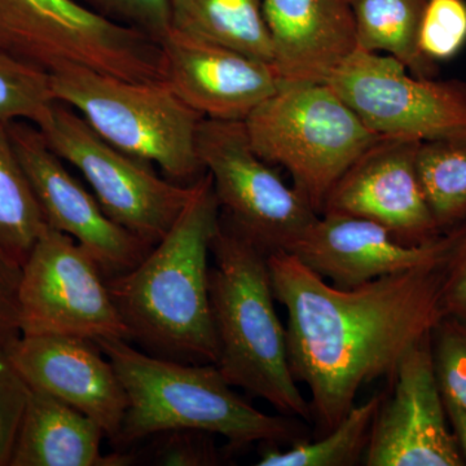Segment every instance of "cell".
<instances>
[{
  "label": "cell",
  "instance_id": "2e32d148",
  "mask_svg": "<svg viewBox=\"0 0 466 466\" xmlns=\"http://www.w3.org/2000/svg\"><path fill=\"white\" fill-rule=\"evenodd\" d=\"M158 45L165 82L204 118L245 121L283 84L271 64L173 27Z\"/></svg>",
  "mask_w": 466,
  "mask_h": 466
},
{
  "label": "cell",
  "instance_id": "4fadbf2b",
  "mask_svg": "<svg viewBox=\"0 0 466 466\" xmlns=\"http://www.w3.org/2000/svg\"><path fill=\"white\" fill-rule=\"evenodd\" d=\"M370 429L368 466H462L435 376L431 336L404 355Z\"/></svg>",
  "mask_w": 466,
  "mask_h": 466
},
{
  "label": "cell",
  "instance_id": "f1b7e54d",
  "mask_svg": "<svg viewBox=\"0 0 466 466\" xmlns=\"http://www.w3.org/2000/svg\"><path fill=\"white\" fill-rule=\"evenodd\" d=\"M30 388L8 360L0 361V466H9Z\"/></svg>",
  "mask_w": 466,
  "mask_h": 466
},
{
  "label": "cell",
  "instance_id": "8fae6325",
  "mask_svg": "<svg viewBox=\"0 0 466 466\" xmlns=\"http://www.w3.org/2000/svg\"><path fill=\"white\" fill-rule=\"evenodd\" d=\"M103 274L75 238L46 226L21 267L23 336L130 339Z\"/></svg>",
  "mask_w": 466,
  "mask_h": 466
},
{
  "label": "cell",
  "instance_id": "ffe728a7",
  "mask_svg": "<svg viewBox=\"0 0 466 466\" xmlns=\"http://www.w3.org/2000/svg\"><path fill=\"white\" fill-rule=\"evenodd\" d=\"M171 27L274 66L262 0H168Z\"/></svg>",
  "mask_w": 466,
  "mask_h": 466
},
{
  "label": "cell",
  "instance_id": "6da1fadb",
  "mask_svg": "<svg viewBox=\"0 0 466 466\" xmlns=\"http://www.w3.org/2000/svg\"><path fill=\"white\" fill-rule=\"evenodd\" d=\"M446 260L342 289L289 251L267 254L275 299L287 309L291 373L311 392L319 434L355 406L361 386L392 376L404 355L444 317Z\"/></svg>",
  "mask_w": 466,
  "mask_h": 466
},
{
  "label": "cell",
  "instance_id": "7402d4cb",
  "mask_svg": "<svg viewBox=\"0 0 466 466\" xmlns=\"http://www.w3.org/2000/svg\"><path fill=\"white\" fill-rule=\"evenodd\" d=\"M0 121V250L21 266L47 226L35 193Z\"/></svg>",
  "mask_w": 466,
  "mask_h": 466
},
{
  "label": "cell",
  "instance_id": "7a4b0ae2",
  "mask_svg": "<svg viewBox=\"0 0 466 466\" xmlns=\"http://www.w3.org/2000/svg\"><path fill=\"white\" fill-rule=\"evenodd\" d=\"M219 225L220 207L207 173L193 183L182 213L142 262L106 278L130 339L168 358L217 364L208 256Z\"/></svg>",
  "mask_w": 466,
  "mask_h": 466
},
{
  "label": "cell",
  "instance_id": "e0dca14e",
  "mask_svg": "<svg viewBox=\"0 0 466 466\" xmlns=\"http://www.w3.org/2000/svg\"><path fill=\"white\" fill-rule=\"evenodd\" d=\"M91 339L73 336H21L8 361L30 389L47 392L96 421L116 441L128 400L108 358Z\"/></svg>",
  "mask_w": 466,
  "mask_h": 466
},
{
  "label": "cell",
  "instance_id": "7c38bea8",
  "mask_svg": "<svg viewBox=\"0 0 466 466\" xmlns=\"http://www.w3.org/2000/svg\"><path fill=\"white\" fill-rule=\"evenodd\" d=\"M8 128L47 225L88 250L106 278L139 265L153 247L106 216L95 195L64 167L38 127L11 121Z\"/></svg>",
  "mask_w": 466,
  "mask_h": 466
},
{
  "label": "cell",
  "instance_id": "d4e9b609",
  "mask_svg": "<svg viewBox=\"0 0 466 466\" xmlns=\"http://www.w3.org/2000/svg\"><path fill=\"white\" fill-rule=\"evenodd\" d=\"M50 73L0 46V121L38 125L55 103Z\"/></svg>",
  "mask_w": 466,
  "mask_h": 466
},
{
  "label": "cell",
  "instance_id": "5b68a950",
  "mask_svg": "<svg viewBox=\"0 0 466 466\" xmlns=\"http://www.w3.org/2000/svg\"><path fill=\"white\" fill-rule=\"evenodd\" d=\"M57 103L66 104L106 142L157 164L175 183H195L205 168L198 153V115L167 82H133L88 67L50 73Z\"/></svg>",
  "mask_w": 466,
  "mask_h": 466
},
{
  "label": "cell",
  "instance_id": "484cf974",
  "mask_svg": "<svg viewBox=\"0 0 466 466\" xmlns=\"http://www.w3.org/2000/svg\"><path fill=\"white\" fill-rule=\"evenodd\" d=\"M417 43L431 63L455 57L466 45L465 0H428Z\"/></svg>",
  "mask_w": 466,
  "mask_h": 466
},
{
  "label": "cell",
  "instance_id": "3957f363",
  "mask_svg": "<svg viewBox=\"0 0 466 466\" xmlns=\"http://www.w3.org/2000/svg\"><path fill=\"white\" fill-rule=\"evenodd\" d=\"M211 254L208 294L218 370L229 385L262 398L281 415L312 420L311 406L291 373L287 328L276 312L266 251L220 217Z\"/></svg>",
  "mask_w": 466,
  "mask_h": 466
},
{
  "label": "cell",
  "instance_id": "603a6c76",
  "mask_svg": "<svg viewBox=\"0 0 466 466\" xmlns=\"http://www.w3.org/2000/svg\"><path fill=\"white\" fill-rule=\"evenodd\" d=\"M383 398L380 395L354 406L341 422L317 441L305 438L289 449L271 447L260 453L259 466H351L366 453L370 429Z\"/></svg>",
  "mask_w": 466,
  "mask_h": 466
},
{
  "label": "cell",
  "instance_id": "52a82bcc",
  "mask_svg": "<svg viewBox=\"0 0 466 466\" xmlns=\"http://www.w3.org/2000/svg\"><path fill=\"white\" fill-rule=\"evenodd\" d=\"M0 46L48 73L78 66L127 81H165L157 41L76 0H0Z\"/></svg>",
  "mask_w": 466,
  "mask_h": 466
},
{
  "label": "cell",
  "instance_id": "44dd1931",
  "mask_svg": "<svg viewBox=\"0 0 466 466\" xmlns=\"http://www.w3.org/2000/svg\"><path fill=\"white\" fill-rule=\"evenodd\" d=\"M428 0H350L359 50L397 58L412 75L433 76L435 64L419 50Z\"/></svg>",
  "mask_w": 466,
  "mask_h": 466
},
{
  "label": "cell",
  "instance_id": "d6986e66",
  "mask_svg": "<svg viewBox=\"0 0 466 466\" xmlns=\"http://www.w3.org/2000/svg\"><path fill=\"white\" fill-rule=\"evenodd\" d=\"M103 428L63 400L30 389L9 466H126L134 458L101 453Z\"/></svg>",
  "mask_w": 466,
  "mask_h": 466
},
{
  "label": "cell",
  "instance_id": "d6a6232c",
  "mask_svg": "<svg viewBox=\"0 0 466 466\" xmlns=\"http://www.w3.org/2000/svg\"><path fill=\"white\" fill-rule=\"evenodd\" d=\"M443 400L451 431L455 435L460 452H461L466 464V410L455 401L447 400V398H443Z\"/></svg>",
  "mask_w": 466,
  "mask_h": 466
},
{
  "label": "cell",
  "instance_id": "8992f818",
  "mask_svg": "<svg viewBox=\"0 0 466 466\" xmlns=\"http://www.w3.org/2000/svg\"><path fill=\"white\" fill-rule=\"evenodd\" d=\"M251 147L290 174L320 216L342 175L382 139L328 84H281L244 121Z\"/></svg>",
  "mask_w": 466,
  "mask_h": 466
},
{
  "label": "cell",
  "instance_id": "1f68e13d",
  "mask_svg": "<svg viewBox=\"0 0 466 466\" xmlns=\"http://www.w3.org/2000/svg\"><path fill=\"white\" fill-rule=\"evenodd\" d=\"M441 309L444 317L466 320V222L444 265Z\"/></svg>",
  "mask_w": 466,
  "mask_h": 466
},
{
  "label": "cell",
  "instance_id": "5bb4252c",
  "mask_svg": "<svg viewBox=\"0 0 466 466\" xmlns=\"http://www.w3.org/2000/svg\"><path fill=\"white\" fill-rule=\"evenodd\" d=\"M420 144L382 137L342 175L325 200L324 213L366 218L406 244L440 238L419 170Z\"/></svg>",
  "mask_w": 466,
  "mask_h": 466
},
{
  "label": "cell",
  "instance_id": "4dcf8cb0",
  "mask_svg": "<svg viewBox=\"0 0 466 466\" xmlns=\"http://www.w3.org/2000/svg\"><path fill=\"white\" fill-rule=\"evenodd\" d=\"M21 266L0 250V361L23 336L20 321Z\"/></svg>",
  "mask_w": 466,
  "mask_h": 466
},
{
  "label": "cell",
  "instance_id": "ba28073f",
  "mask_svg": "<svg viewBox=\"0 0 466 466\" xmlns=\"http://www.w3.org/2000/svg\"><path fill=\"white\" fill-rule=\"evenodd\" d=\"M36 127L58 157L84 174L106 216L150 247L191 198L193 184L162 179L149 162L116 148L66 104L55 101Z\"/></svg>",
  "mask_w": 466,
  "mask_h": 466
},
{
  "label": "cell",
  "instance_id": "277c9868",
  "mask_svg": "<svg viewBox=\"0 0 466 466\" xmlns=\"http://www.w3.org/2000/svg\"><path fill=\"white\" fill-rule=\"evenodd\" d=\"M109 359L127 394L128 406L116 443L130 444L171 431L222 435L235 449L263 441L303 440L287 417L267 415L232 390L216 364L159 359L125 339L95 341Z\"/></svg>",
  "mask_w": 466,
  "mask_h": 466
},
{
  "label": "cell",
  "instance_id": "4316f807",
  "mask_svg": "<svg viewBox=\"0 0 466 466\" xmlns=\"http://www.w3.org/2000/svg\"><path fill=\"white\" fill-rule=\"evenodd\" d=\"M431 349L441 395L466 410V320L441 318L431 330Z\"/></svg>",
  "mask_w": 466,
  "mask_h": 466
},
{
  "label": "cell",
  "instance_id": "83f0119b",
  "mask_svg": "<svg viewBox=\"0 0 466 466\" xmlns=\"http://www.w3.org/2000/svg\"><path fill=\"white\" fill-rule=\"evenodd\" d=\"M94 11L159 39L171 29L168 0H87Z\"/></svg>",
  "mask_w": 466,
  "mask_h": 466
},
{
  "label": "cell",
  "instance_id": "9a60e30c",
  "mask_svg": "<svg viewBox=\"0 0 466 466\" xmlns=\"http://www.w3.org/2000/svg\"><path fill=\"white\" fill-rule=\"evenodd\" d=\"M461 226V225H460ZM460 226L425 244H406L385 227L348 214L319 216L289 253L342 289L449 258Z\"/></svg>",
  "mask_w": 466,
  "mask_h": 466
},
{
  "label": "cell",
  "instance_id": "9c48e42d",
  "mask_svg": "<svg viewBox=\"0 0 466 466\" xmlns=\"http://www.w3.org/2000/svg\"><path fill=\"white\" fill-rule=\"evenodd\" d=\"M198 153L220 213L267 254L289 251L319 214L251 147L244 121L202 118Z\"/></svg>",
  "mask_w": 466,
  "mask_h": 466
},
{
  "label": "cell",
  "instance_id": "f546056e",
  "mask_svg": "<svg viewBox=\"0 0 466 466\" xmlns=\"http://www.w3.org/2000/svg\"><path fill=\"white\" fill-rule=\"evenodd\" d=\"M210 433L198 431H171L158 434L156 462L167 466H208L218 464V453L208 441Z\"/></svg>",
  "mask_w": 466,
  "mask_h": 466
},
{
  "label": "cell",
  "instance_id": "30bf717a",
  "mask_svg": "<svg viewBox=\"0 0 466 466\" xmlns=\"http://www.w3.org/2000/svg\"><path fill=\"white\" fill-rule=\"evenodd\" d=\"M327 84L386 139L426 143L466 137V84L412 75L388 55L355 50Z\"/></svg>",
  "mask_w": 466,
  "mask_h": 466
},
{
  "label": "cell",
  "instance_id": "cb8c5ba5",
  "mask_svg": "<svg viewBox=\"0 0 466 466\" xmlns=\"http://www.w3.org/2000/svg\"><path fill=\"white\" fill-rule=\"evenodd\" d=\"M417 170L441 232L466 222V137L420 144Z\"/></svg>",
  "mask_w": 466,
  "mask_h": 466
},
{
  "label": "cell",
  "instance_id": "ac0fdd59",
  "mask_svg": "<svg viewBox=\"0 0 466 466\" xmlns=\"http://www.w3.org/2000/svg\"><path fill=\"white\" fill-rule=\"evenodd\" d=\"M283 84L328 78L358 48L350 0H262Z\"/></svg>",
  "mask_w": 466,
  "mask_h": 466
}]
</instances>
